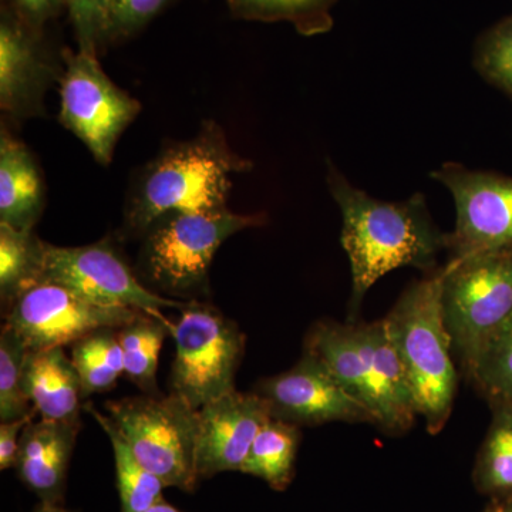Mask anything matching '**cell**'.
<instances>
[{
  "label": "cell",
  "mask_w": 512,
  "mask_h": 512,
  "mask_svg": "<svg viewBox=\"0 0 512 512\" xmlns=\"http://www.w3.org/2000/svg\"><path fill=\"white\" fill-rule=\"evenodd\" d=\"M147 512H183L178 510V508L173 507V505L168 504L167 501H161L157 505H154L153 508H150Z\"/></svg>",
  "instance_id": "d590c367"
},
{
  "label": "cell",
  "mask_w": 512,
  "mask_h": 512,
  "mask_svg": "<svg viewBox=\"0 0 512 512\" xmlns=\"http://www.w3.org/2000/svg\"><path fill=\"white\" fill-rule=\"evenodd\" d=\"M485 512H512V495L503 498H494Z\"/></svg>",
  "instance_id": "836d02e7"
},
{
  "label": "cell",
  "mask_w": 512,
  "mask_h": 512,
  "mask_svg": "<svg viewBox=\"0 0 512 512\" xmlns=\"http://www.w3.org/2000/svg\"><path fill=\"white\" fill-rule=\"evenodd\" d=\"M33 512H72L69 510H66V508L63 507V504H47V503H40L35 508V511Z\"/></svg>",
  "instance_id": "e575fe53"
},
{
  "label": "cell",
  "mask_w": 512,
  "mask_h": 512,
  "mask_svg": "<svg viewBox=\"0 0 512 512\" xmlns=\"http://www.w3.org/2000/svg\"><path fill=\"white\" fill-rule=\"evenodd\" d=\"M86 409L109 437L113 447L121 512H147L164 501L163 490L167 487L137 460L110 417L97 412L92 404H87Z\"/></svg>",
  "instance_id": "44dd1931"
},
{
  "label": "cell",
  "mask_w": 512,
  "mask_h": 512,
  "mask_svg": "<svg viewBox=\"0 0 512 512\" xmlns=\"http://www.w3.org/2000/svg\"><path fill=\"white\" fill-rule=\"evenodd\" d=\"M46 204L39 163L30 148L3 124L0 133V224L32 231Z\"/></svg>",
  "instance_id": "e0dca14e"
},
{
  "label": "cell",
  "mask_w": 512,
  "mask_h": 512,
  "mask_svg": "<svg viewBox=\"0 0 512 512\" xmlns=\"http://www.w3.org/2000/svg\"><path fill=\"white\" fill-rule=\"evenodd\" d=\"M338 0H228L239 18L259 22H288L301 35L315 36L332 28L333 5Z\"/></svg>",
  "instance_id": "484cf974"
},
{
  "label": "cell",
  "mask_w": 512,
  "mask_h": 512,
  "mask_svg": "<svg viewBox=\"0 0 512 512\" xmlns=\"http://www.w3.org/2000/svg\"><path fill=\"white\" fill-rule=\"evenodd\" d=\"M350 325L375 387L377 426L390 433L409 430L417 414L416 406L406 370L389 338L384 320Z\"/></svg>",
  "instance_id": "2e32d148"
},
{
  "label": "cell",
  "mask_w": 512,
  "mask_h": 512,
  "mask_svg": "<svg viewBox=\"0 0 512 512\" xmlns=\"http://www.w3.org/2000/svg\"><path fill=\"white\" fill-rule=\"evenodd\" d=\"M119 329H99L73 343L72 362L82 382L83 399L109 392L124 375Z\"/></svg>",
  "instance_id": "cb8c5ba5"
},
{
  "label": "cell",
  "mask_w": 512,
  "mask_h": 512,
  "mask_svg": "<svg viewBox=\"0 0 512 512\" xmlns=\"http://www.w3.org/2000/svg\"><path fill=\"white\" fill-rule=\"evenodd\" d=\"M25 390L40 419L80 421L82 382L63 348L30 352L25 367Z\"/></svg>",
  "instance_id": "ac0fdd59"
},
{
  "label": "cell",
  "mask_w": 512,
  "mask_h": 512,
  "mask_svg": "<svg viewBox=\"0 0 512 512\" xmlns=\"http://www.w3.org/2000/svg\"><path fill=\"white\" fill-rule=\"evenodd\" d=\"M30 350L18 333L5 325L0 335V421L22 419L35 412L25 390Z\"/></svg>",
  "instance_id": "83f0119b"
},
{
  "label": "cell",
  "mask_w": 512,
  "mask_h": 512,
  "mask_svg": "<svg viewBox=\"0 0 512 512\" xmlns=\"http://www.w3.org/2000/svg\"><path fill=\"white\" fill-rule=\"evenodd\" d=\"M272 419L258 393L237 390L198 409L197 471L200 480L241 471L255 437Z\"/></svg>",
  "instance_id": "5bb4252c"
},
{
  "label": "cell",
  "mask_w": 512,
  "mask_h": 512,
  "mask_svg": "<svg viewBox=\"0 0 512 512\" xmlns=\"http://www.w3.org/2000/svg\"><path fill=\"white\" fill-rule=\"evenodd\" d=\"M143 313L99 305L67 286L40 281L9 306L6 325L37 352L73 345L99 329L123 328Z\"/></svg>",
  "instance_id": "30bf717a"
},
{
  "label": "cell",
  "mask_w": 512,
  "mask_h": 512,
  "mask_svg": "<svg viewBox=\"0 0 512 512\" xmlns=\"http://www.w3.org/2000/svg\"><path fill=\"white\" fill-rule=\"evenodd\" d=\"M299 441L298 426L272 417L255 437L241 473L261 478L275 491H284L295 473Z\"/></svg>",
  "instance_id": "ffe728a7"
},
{
  "label": "cell",
  "mask_w": 512,
  "mask_h": 512,
  "mask_svg": "<svg viewBox=\"0 0 512 512\" xmlns=\"http://www.w3.org/2000/svg\"><path fill=\"white\" fill-rule=\"evenodd\" d=\"M262 215L171 212L146 231L140 264L161 291L174 296L207 291L214 256L237 232L264 224Z\"/></svg>",
  "instance_id": "8992f818"
},
{
  "label": "cell",
  "mask_w": 512,
  "mask_h": 512,
  "mask_svg": "<svg viewBox=\"0 0 512 512\" xmlns=\"http://www.w3.org/2000/svg\"><path fill=\"white\" fill-rule=\"evenodd\" d=\"M59 77V121L89 148L94 160L110 165L127 127L141 113L140 101L107 76L97 56L64 49Z\"/></svg>",
  "instance_id": "ba28073f"
},
{
  "label": "cell",
  "mask_w": 512,
  "mask_h": 512,
  "mask_svg": "<svg viewBox=\"0 0 512 512\" xmlns=\"http://www.w3.org/2000/svg\"><path fill=\"white\" fill-rule=\"evenodd\" d=\"M468 379L491 406H512V316L480 350Z\"/></svg>",
  "instance_id": "4316f807"
},
{
  "label": "cell",
  "mask_w": 512,
  "mask_h": 512,
  "mask_svg": "<svg viewBox=\"0 0 512 512\" xmlns=\"http://www.w3.org/2000/svg\"><path fill=\"white\" fill-rule=\"evenodd\" d=\"M255 393L268 404L274 419L298 427L333 421L376 424L365 404L350 396L311 353L303 352L292 369L262 380Z\"/></svg>",
  "instance_id": "7c38bea8"
},
{
  "label": "cell",
  "mask_w": 512,
  "mask_h": 512,
  "mask_svg": "<svg viewBox=\"0 0 512 512\" xmlns=\"http://www.w3.org/2000/svg\"><path fill=\"white\" fill-rule=\"evenodd\" d=\"M170 2L171 0H109L111 42L130 37L143 29Z\"/></svg>",
  "instance_id": "4dcf8cb0"
},
{
  "label": "cell",
  "mask_w": 512,
  "mask_h": 512,
  "mask_svg": "<svg viewBox=\"0 0 512 512\" xmlns=\"http://www.w3.org/2000/svg\"><path fill=\"white\" fill-rule=\"evenodd\" d=\"M328 185L342 212V245L352 268L349 323H356L367 291L382 276L403 266L436 272L448 235L434 224L420 192L403 202L376 200L353 187L332 164Z\"/></svg>",
  "instance_id": "6da1fadb"
},
{
  "label": "cell",
  "mask_w": 512,
  "mask_h": 512,
  "mask_svg": "<svg viewBox=\"0 0 512 512\" xmlns=\"http://www.w3.org/2000/svg\"><path fill=\"white\" fill-rule=\"evenodd\" d=\"M171 393L194 409L235 392L245 335L214 306L191 299L174 325Z\"/></svg>",
  "instance_id": "52a82bcc"
},
{
  "label": "cell",
  "mask_w": 512,
  "mask_h": 512,
  "mask_svg": "<svg viewBox=\"0 0 512 512\" xmlns=\"http://www.w3.org/2000/svg\"><path fill=\"white\" fill-rule=\"evenodd\" d=\"M35 413H37L36 410L28 416L22 417V419L0 423V470L5 471L9 468H15L23 430L33 420Z\"/></svg>",
  "instance_id": "1f68e13d"
},
{
  "label": "cell",
  "mask_w": 512,
  "mask_h": 512,
  "mask_svg": "<svg viewBox=\"0 0 512 512\" xmlns=\"http://www.w3.org/2000/svg\"><path fill=\"white\" fill-rule=\"evenodd\" d=\"M67 286L89 301L104 306L137 309L165 323L174 332L175 323L164 309H183L187 302L163 298L143 285L109 238L83 247L43 249L42 279Z\"/></svg>",
  "instance_id": "9c48e42d"
},
{
  "label": "cell",
  "mask_w": 512,
  "mask_h": 512,
  "mask_svg": "<svg viewBox=\"0 0 512 512\" xmlns=\"http://www.w3.org/2000/svg\"><path fill=\"white\" fill-rule=\"evenodd\" d=\"M252 164L229 146L224 128L202 123L197 136L163 148L131 185L124 210L128 234H146L171 212L215 214L228 210L232 175Z\"/></svg>",
  "instance_id": "7a4b0ae2"
},
{
  "label": "cell",
  "mask_w": 512,
  "mask_h": 512,
  "mask_svg": "<svg viewBox=\"0 0 512 512\" xmlns=\"http://www.w3.org/2000/svg\"><path fill=\"white\" fill-rule=\"evenodd\" d=\"M493 420L474 466L473 480L491 500L512 495V406L495 404Z\"/></svg>",
  "instance_id": "603a6c76"
},
{
  "label": "cell",
  "mask_w": 512,
  "mask_h": 512,
  "mask_svg": "<svg viewBox=\"0 0 512 512\" xmlns=\"http://www.w3.org/2000/svg\"><path fill=\"white\" fill-rule=\"evenodd\" d=\"M453 195L457 221L450 259L512 247V178L447 163L431 173Z\"/></svg>",
  "instance_id": "8fae6325"
},
{
  "label": "cell",
  "mask_w": 512,
  "mask_h": 512,
  "mask_svg": "<svg viewBox=\"0 0 512 512\" xmlns=\"http://www.w3.org/2000/svg\"><path fill=\"white\" fill-rule=\"evenodd\" d=\"M474 66L487 82L512 97V15L478 39Z\"/></svg>",
  "instance_id": "f1b7e54d"
},
{
  "label": "cell",
  "mask_w": 512,
  "mask_h": 512,
  "mask_svg": "<svg viewBox=\"0 0 512 512\" xmlns=\"http://www.w3.org/2000/svg\"><path fill=\"white\" fill-rule=\"evenodd\" d=\"M443 266L413 282L384 318L402 360L417 414L430 434L440 433L453 412L457 372L441 306Z\"/></svg>",
  "instance_id": "3957f363"
},
{
  "label": "cell",
  "mask_w": 512,
  "mask_h": 512,
  "mask_svg": "<svg viewBox=\"0 0 512 512\" xmlns=\"http://www.w3.org/2000/svg\"><path fill=\"white\" fill-rule=\"evenodd\" d=\"M63 62H57L40 40L39 29L18 13L0 20V109L9 120L23 121L45 114V96L59 82Z\"/></svg>",
  "instance_id": "4fadbf2b"
},
{
  "label": "cell",
  "mask_w": 512,
  "mask_h": 512,
  "mask_svg": "<svg viewBox=\"0 0 512 512\" xmlns=\"http://www.w3.org/2000/svg\"><path fill=\"white\" fill-rule=\"evenodd\" d=\"M303 352L315 356L350 396L365 404L377 424L375 387L350 323L340 325L332 320L315 323L306 335Z\"/></svg>",
  "instance_id": "d6986e66"
},
{
  "label": "cell",
  "mask_w": 512,
  "mask_h": 512,
  "mask_svg": "<svg viewBox=\"0 0 512 512\" xmlns=\"http://www.w3.org/2000/svg\"><path fill=\"white\" fill-rule=\"evenodd\" d=\"M13 2L20 18L36 29L42 28L46 20L56 16L60 8L66 5L64 0H13Z\"/></svg>",
  "instance_id": "d6a6232c"
},
{
  "label": "cell",
  "mask_w": 512,
  "mask_h": 512,
  "mask_svg": "<svg viewBox=\"0 0 512 512\" xmlns=\"http://www.w3.org/2000/svg\"><path fill=\"white\" fill-rule=\"evenodd\" d=\"M80 421H30L20 439L16 474L40 503L62 504Z\"/></svg>",
  "instance_id": "9a60e30c"
},
{
  "label": "cell",
  "mask_w": 512,
  "mask_h": 512,
  "mask_svg": "<svg viewBox=\"0 0 512 512\" xmlns=\"http://www.w3.org/2000/svg\"><path fill=\"white\" fill-rule=\"evenodd\" d=\"M64 2L69 9L79 50L99 56L100 50L111 42L109 0Z\"/></svg>",
  "instance_id": "f546056e"
},
{
  "label": "cell",
  "mask_w": 512,
  "mask_h": 512,
  "mask_svg": "<svg viewBox=\"0 0 512 512\" xmlns=\"http://www.w3.org/2000/svg\"><path fill=\"white\" fill-rule=\"evenodd\" d=\"M45 242L35 232L0 224V296L12 305L42 279Z\"/></svg>",
  "instance_id": "7402d4cb"
},
{
  "label": "cell",
  "mask_w": 512,
  "mask_h": 512,
  "mask_svg": "<svg viewBox=\"0 0 512 512\" xmlns=\"http://www.w3.org/2000/svg\"><path fill=\"white\" fill-rule=\"evenodd\" d=\"M167 335H171L170 328L147 313L119 329L124 375L146 394H160L157 389L158 357Z\"/></svg>",
  "instance_id": "d4e9b609"
},
{
  "label": "cell",
  "mask_w": 512,
  "mask_h": 512,
  "mask_svg": "<svg viewBox=\"0 0 512 512\" xmlns=\"http://www.w3.org/2000/svg\"><path fill=\"white\" fill-rule=\"evenodd\" d=\"M106 409L137 460L165 487L197 488V409L174 393L126 397Z\"/></svg>",
  "instance_id": "5b68a950"
},
{
  "label": "cell",
  "mask_w": 512,
  "mask_h": 512,
  "mask_svg": "<svg viewBox=\"0 0 512 512\" xmlns=\"http://www.w3.org/2000/svg\"><path fill=\"white\" fill-rule=\"evenodd\" d=\"M441 306L451 348L466 376L487 340L512 316V247L450 259Z\"/></svg>",
  "instance_id": "277c9868"
}]
</instances>
